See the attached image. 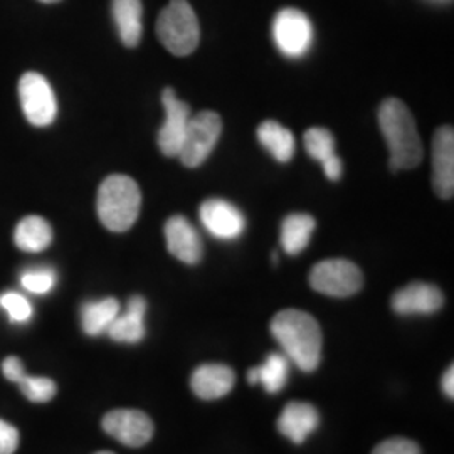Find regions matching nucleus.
Segmentation results:
<instances>
[{"mask_svg":"<svg viewBox=\"0 0 454 454\" xmlns=\"http://www.w3.org/2000/svg\"><path fill=\"white\" fill-rule=\"evenodd\" d=\"M271 333L298 369L303 372L317 371L322 360L324 335L309 313L293 309L276 313L271 320Z\"/></svg>","mask_w":454,"mask_h":454,"instance_id":"f257e3e1","label":"nucleus"},{"mask_svg":"<svg viewBox=\"0 0 454 454\" xmlns=\"http://www.w3.org/2000/svg\"><path fill=\"white\" fill-rule=\"evenodd\" d=\"M379 127L389 146L390 170H411L424 157L416 120L397 98H387L379 108Z\"/></svg>","mask_w":454,"mask_h":454,"instance_id":"f03ea898","label":"nucleus"},{"mask_svg":"<svg viewBox=\"0 0 454 454\" xmlns=\"http://www.w3.org/2000/svg\"><path fill=\"white\" fill-rule=\"evenodd\" d=\"M142 192L129 176L114 174L98 189L97 212L101 224L114 232L129 231L140 215Z\"/></svg>","mask_w":454,"mask_h":454,"instance_id":"7ed1b4c3","label":"nucleus"},{"mask_svg":"<svg viewBox=\"0 0 454 454\" xmlns=\"http://www.w3.org/2000/svg\"><path fill=\"white\" fill-rule=\"evenodd\" d=\"M157 35L176 56L192 54L200 41V27L187 0H170L157 20Z\"/></svg>","mask_w":454,"mask_h":454,"instance_id":"20e7f679","label":"nucleus"},{"mask_svg":"<svg viewBox=\"0 0 454 454\" xmlns=\"http://www.w3.org/2000/svg\"><path fill=\"white\" fill-rule=\"evenodd\" d=\"M223 133L221 116L215 112H200L192 114L184 144L179 152V159L189 168H195L206 162L217 145Z\"/></svg>","mask_w":454,"mask_h":454,"instance_id":"39448f33","label":"nucleus"},{"mask_svg":"<svg viewBox=\"0 0 454 454\" xmlns=\"http://www.w3.org/2000/svg\"><path fill=\"white\" fill-rule=\"evenodd\" d=\"M309 286L326 296L347 298L362 290L364 275L352 261H320L309 271Z\"/></svg>","mask_w":454,"mask_h":454,"instance_id":"423d86ee","label":"nucleus"},{"mask_svg":"<svg viewBox=\"0 0 454 454\" xmlns=\"http://www.w3.org/2000/svg\"><path fill=\"white\" fill-rule=\"evenodd\" d=\"M313 26L307 14L292 7H286L276 14L273 41L281 54L292 59L303 58L313 46Z\"/></svg>","mask_w":454,"mask_h":454,"instance_id":"0eeeda50","label":"nucleus"},{"mask_svg":"<svg viewBox=\"0 0 454 454\" xmlns=\"http://www.w3.org/2000/svg\"><path fill=\"white\" fill-rule=\"evenodd\" d=\"M19 99L26 120L34 127H49L58 114V103L48 80L39 73H26L19 82Z\"/></svg>","mask_w":454,"mask_h":454,"instance_id":"6e6552de","label":"nucleus"},{"mask_svg":"<svg viewBox=\"0 0 454 454\" xmlns=\"http://www.w3.org/2000/svg\"><path fill=\"white\" fill-rule=\"evenodd\" d=\"M162 105L165 110V121L159 131V148L165 157H179L189 121L192 118L191 108L182 101L172 88H165L162 93Z\"/></svg>","mask_w":454,"mask_h":454,"instance_id":"1a4fd4ad","label":"nucleus"},{"mask_svg":"<svg viewBox=\"0 0 454 454\" xmlns=\"http://www.w3.org/2000/svg\"><path fill=\"white\" fill-rule=\"evenodd\" d=\"M202 226L215 239L234 241L243 236L246 231V217L234 204L224 199H207L199 209Z\"/></svg>","mask_w":454,"mask_h":454,"instance_id":"9d476101","label":"nucleus"},{"mask_svg":"<svg viewBox=\"0 0 454 454\" xmlns=\"http://www.w3.org/2000/svg\"><path fill=\"white\" fill-rule=\"evenodd\" d=\"M101 426L106 434L130 448L145 446L153 436V422L142 411L116 409L103 418Z\"/></svg>","mask_w":454,"mask_h":454,"instance_id":"9b49d317","label":"nucleus"},{"mask_svg":"<svg viewBox=\"0 0 454 454\" xmlns=\"http://www.w3.org/2000/svg\"><path fill=\"white\" fill-rule=\"evenodd\" d=\"M163 232H165L167 249L174 258L191 266L200 262L204 256L202 238L187 217L184 215L170 217L165 223Z\"/></svg>","mask_w":454,"mask_h":454,"instance_id":"f8f14e48","label":"nucleus"},{"mask_svg":"<svg viewBox=\"0 0 454 454\" xmlns=\"http://www.w3.org/2000/svg\"><path fill=\"white\" fill-rule=\"evenodd\" d=\"M433 189L441 199L454 194V131L441 127L433 137Z\"/></svg>","mask_w":454,"mask_h":454,"instance_id":"ddd939ff","label":"nucleus"},{"mask_svg":"<svg viewBox=\"0 0 454 454\" xmlns=\"http://www.w3.org/2000/svg\"><path fill=\"white\" fill-rule=\"evenodd\" d=\"M444 305L438 286L429 283H411L392 296V309L397 315H433Z\"/></svg>","mask_w":454,"mask_h":454,"instance_id":"4468645a","label":"nucleus"},{"mask_svg":"<svg viewBox=\"0 0 454 454\" xmlns=\"http://www.w3.org/2000/svg\"><path fill=\"white\" fill-rule=\"evenodd\" d=\"M236 384V373L223 364H206L195 369L191 387L195 395L204 401H215L226 397Z\"/></svg>","mask_w":454,"mask_h":454,"instance_id":"2eb2a0df","label":"nucleus"},{"mask_svg":"<svg viewBox=\"0 0 454 454\" xmlns=\"http://www.w3.org/2000/svg\"><path fill=\"white\" fill-rule=\"evenodd\" d=\"M318 411L309 403L293 401L283 409L278 419V431L294 444L305 442L309 434L318 427Z\"/></svg>","mask_w":454,"mask_h":454,"instance_id":"dca6fc26","label":"nucleus"},{"mask_svg":"<svg viewBox=\"0 0 454 454\" xmlns=\"http://www.w3.org/2000/svg\"><path fill=\"white\" fill-rule=\"evenodd\" d=\"M146 301L144 296H131L125 313H120L108 328L110 339L118 343H138L145 339Z\"/></svg>","mask_w":454,"mask_h":454,"instance_id":"f3484780","label":"nucleus"},{"mask_svg":"<svg viewBox=\"0 0 454 454\" xmlns=\"http://www.w3.org/2000/svg\"><path fill=\"white\" fill-rule=\"evenodd\" d=\"M305 150L311 159L318 160L324 167V174L326 179L337 182L341 179L343 165L340 157L335 152V138L330 131L322 127L309 129L303 137Z\"/></svg>","mask_w":454,"mask_h":454,"instance_id":"a211bd4d","label":"nucleus"},{"mask_svg":"<svg viewBox=\"0 0 454 454\" xmlns=\"http://www.w3.org/2000/svg\"><path fill=\"white\" fill-rule=\"evenodd\" d=\"M112 12L121 43L127 48H137L144 33L142 0H114Z\"/></svg>","mask_w":454,"mask_h":454,"instance_id":"6ab92c4d","label":"nucleus"},{"mask_svg":"<svg viewBox=\"0 0 454 454\" xmlns=\"http://www.w3.org/2000/svg\"><path fill=\"white\" fill-rule=\"evenodd\" d=\"M317 221L303 212H294L283 219L279 241L286 254L296 256L309 247L311 236L315 232Z\"/></svg>","mask_w":454,"mask_h":454,"instance_id":"aec40b11","label":"nucleus"},{"mask_svg":"<svg viewBox=\"0 0 454 454\" xmlns=\"http://www.w3.org/2000/svg\"><path fill=\"white\" fill-rule=\"evenodd\" d=\"M258 140L279 163L290 162L296 152V140L292 131L273 120L262 121L258 127Z\"/></svg>","mask_w":454,"mask_h":454,"instance_id":"412c9836","label":"nucleus"},{"mask_svg":"<svg viewBox=\"0 0 454 454\" xmlns=\"http://www.w3.org/2000/svg\"><path fill=\"white\" fill-rule=\"evenodd\" d=\"M14 243L20 251L41 253L52 243V229L46 219L27 215L17 224Z\"/></svg>","mask_w":454,"mask_h":454,"instance_id":"4be33fe9","label":"nucleus"},{"mask_svg":"<svg viewBox=\"0 0 454 454\" xmlns=\"http://www.w3.org/2000/svg\"><path fill=\"white\" fill-rule=\"evenodd\" d=\"M290 360L281 354H270L266 362L247 372V380L251 386L261 384L266 392L276 394L283 389L288 382Z\"/></svg>","mask_w":454,"mask_h":454,"instance_id":"5701e85b","label":"nucleus"},{"mask_svg":"<svg viewBox=\"0 0 454 454\" xmlns=\"http://www.w3.org/2000/svg\"><path fill=\"white\" fill-rule=\"evenodd\" d=\"M120 315V303L114 298L88 301L82 307V326L86 335L98 337L108 332L110 325Z\"/></svg>","mask_w":454,"mask_h":454,"instance_id":"b1692460","label":"nucleus"},{"mask_svg":"<svg viewBox=\"0 0 454 454\" xmlns=\"http://www.w3.org/2000/svg\"><path fill=\"white\" fill-rule=\"evenodd\" d=\"M56 271L49 266L29 268L20 276V285L26 292L34 294H48L56 286Z\"/></svg>","mask_w":454,"mask_h":454,"instance_id":"393cba45","label":"nucleus"},{"mask_svg":"<svg viewBox=\"0 0 454 454\" xmlns=\"http://www.w3.org/2000/svg\"><path fill=\"white\" fill-rule=\"evenodd\" d=\"M19 387L31 403H49L58 392L54 380L48 377H33L27 373L19 380Z\"/></svg>","mask_w":454,"mask_h":454,"instance_id":"a878e982","label":"nucleus"},{"mask_svg":"<svg viewBox=\"0 0 454 454\" xmlns=\"http://www.w3.org/2000/svg\"><path fill=\"white\" fill-rule=\"evenodd\" d=\"M0 307L7 311L12 324H26L33 317L31 301L20 293L7 292L0 296Z\"/></svg>","mask_w":454,"mask_h":454,"instance_id":"bb28decb","label":"nucleus"},{"mask_svg":"<svg viewBox=\"0 0 454 454\" xmlns=\"http://www.w3.org/2000/svg\"><path fill=\"white\" fill-rule=\"evenodd\" d=\"M372 454H421V448L411 439L394 438L380 442Z\"/></svg>","mask_w":454,"mask_h":454,"instance_id":"cd10ccee","label":"nucleus"},{"mask_svg":"<svg viewBox=\"0 0 454 454\" xmlns=\"http://www.w3.org/2000/svg\"><path fill=\"white\" fill-rule=\"evenodd\" d=\"M19 448V431L16 426L0 419V454H14Z\"/></svg>","mask_w":454,"mask_h":454,"instance_id":"c85d7f7f","label":"nucleus"},{"mask_svg":"<svg viewBox=\"0 0 454 454\" xmlns=\"http://www.w3.org/2000/svg\"><path fill=\"white\" fill-rule=\"evenodd\" d=\"M2 372L7 380L19 384V380L26 375V369H24V364L20 362V358L7 357L2 364Z\"/></svg>","mask_w":454,"mask_h":454,"instance_id":"c756f323","label":"nucleus"},{"mask_svg":"<svg viewBox=\"0 0 454 454\" xmlns=\"http://www.w3.org/2000/svg\"><path fill=\"white\" fill-rule=\"evenodd\" d=\"M442 390L448 397H454V369L453 365L446 371L444 377H442Z\"/></svg>","mask_w":454,"mask_h":454,"instance_id":"7c9ffc66","label":"nucleus"},{"mask_svg":"<svg viewBox=\"0 0 454 454\" xmlns=\"http://www.w3.org/2000/svg\"><path fill=\"white\" fill-rule=\"evenodd\" d=\"M39 2H44V4H54V2H59V0H39Z\"/></svg>","mask_w":454,"mask_h":454,"instance_id":"2f4dec72","label":"nucleus"},{"mask_svg":"<svg viewBox=\"0 0 454 454\" xmlns=\"http://www.w3.org/2000/svg\"><path fill=\"white\" fill-rule=\"evenodd\" d=\"M429 2H438V4H446V2H451V0H429Z\"/></svg>","mask_w":454,"mask_h":454,"instance_id":"473e14b6","label":"nucleus"},{"mask_svg":"<svg viewBox=\"0 0 454 454\" xmlns=\"http://www.w3.org/2000/svg\"><path fill=\"white\" fill-rule=\"evenodd\" d=\"M97 454H114V453H112V451H101V453H97Z\"/></svg>","mask_w":454,"mask_h":454,"instance_id":"72a5a7b5","label":"nucleus"}]
</instances>
